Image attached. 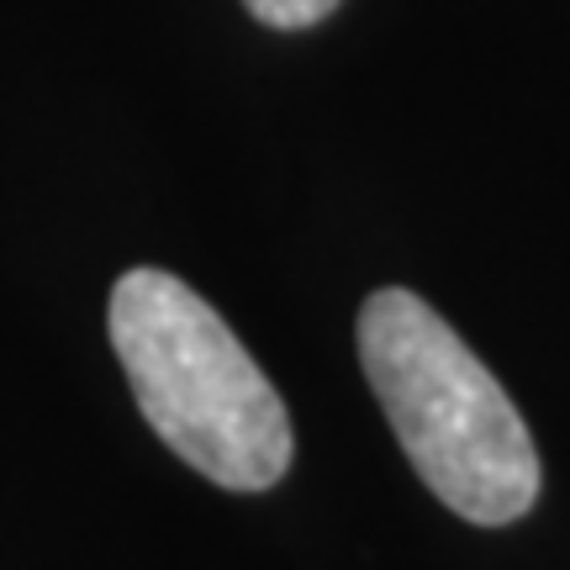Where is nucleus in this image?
Wrapping results in <instances>:
<instances>
[{"label":"nucleus","instance_id":"f257e3e1","mask_svg":"<svg viewBox=\"0 0 570 570\" xmlns=\"http://www.w3.org/2000/svg\"><path fill=\"white\" fill-rule=\"evenodd\" d=\"M360 365L423 487L465 523H518L539 497V449L502 381L407 285L360 306Z\"/></svg>","mask_w":570,"mask_h":570},{"label":"nucleus","instance_id":"7ed1b4c3","mask_svg":"<svg viewBox=\"0 0 570 570\" xmlns=\"http://www.w3.org/2000/svg\"><path fill=\"white\" fill-rule=\"evenodd\" d=\"M248 17L275 27V32H306V27H317L323 17H333L344 0H244Z\"/></svg>","mask_w":570,"mask_h":570},{"label":"nucleus","instance_id":"f03ea898","mask_svg":"<svg viewBox=\"0 0 570 570\" xmlns=\"http://www.w3.org/2000/svg\"><path fill=\"white\" fill-rule=\"evenodd\" d=\"M106 333L142 423L190 470L227 491H269L291 470V412L238 333L169 269H127L111 285Z\"/></svg>","mask_w":570,"mask_h":570}]
</instances>
